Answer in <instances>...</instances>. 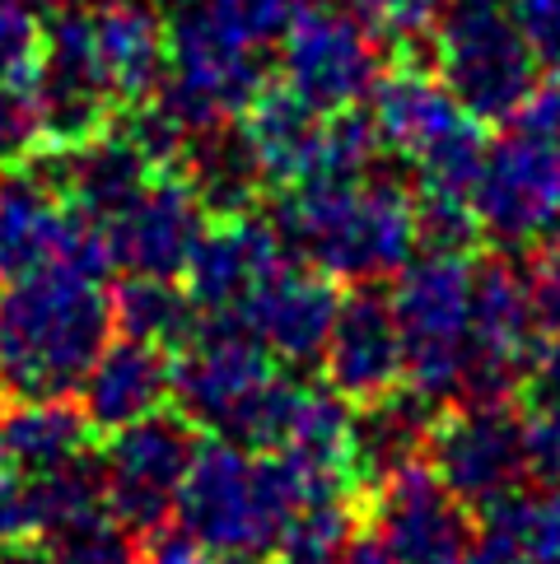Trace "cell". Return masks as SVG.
<instances>
[{"mask_svg":"<svg viewBox=\"0 0 560 564\" xmlns=\"http://www.w3.org/2000/svg\"><path fill=\"white\" fill-rule=\"evenodd\" d=\"M392 313L402 327L407 388L430 406H449L463 392L467 365V313H472V261L467 252L426 248L402 261L392 280Z\"/></svg>","mask_w":560,"mask_h":564,"instance_id":"obj_6","label":"cell"},{"mask_svg":"<svg viewBox=\"0 0 560 564\" xmlns=\"http://www.w3.org/2000/svg\"><path fill=\"white\" fill-rule=\"evenodd\" d=\"M286 257L290 252L280 243L271 219L248 210V215H229L206 225L202 243L187 257L183 280L202 313H234Z\"/></svg>","mask_w":560,"mask_h":564,"instance_id":"obj_17","label":"cell"},{"mask_svg":"<svg viewBox=\"0 0 560 564\" xmlns=\"http://www.w3.org/2000/svg\"><path fill=\"white\" fill-rule=\"evenodd\" d=\"M164 43H169V70L154 89V104L187 135L234 122L267 89V66L257 56V37H248L215 6L183 0V10L164 24Z\"/></svg>","mask_w":560,"mask_h":564,"instance_id":"obj_5","label":"cell"},{"mask_svg":"<svg viewBox=\"0 0 560 564\" xmlns=\"http://www.w3.org/2000/svg\"><path fill=\"white\" fill-rule=\"evenodd\" d=\"M85 10L98 70H104L117 108L154 98L159 79L169 70V43L159 10L150 0H94Z\"/></svg>","mask_w":560,"mask_h":564,"instance_id":"obj_21","label":"cell"},{"mask_svg":"<svg viewBox=\"0 0 560 564\" xmlns=\"http://www.w3.org/2000/svg\"><path fill=\"white\" fill-rule=\"evenodd\" d=\"M0 420H6V401H0ZM0 471H10V457H6V430H0Z\"/></svg>","mask_w":560,"mask_h":564,"instance_id":"obj_42","label":"cell"},{"mask_svg":"<svg viewBox=\"0 0 560 564\" xmlns=\"http://www.w3.org/2000/svg\"><path fill=\"white\" fill-rule=\"evenodd\" d=\"M112 336L104 280L43 267L0 294V401L75 397Z\"/></svg>","mask_w":560,"mask_h":564,"instance_id":"obj_1","label":"cell"},{"mask_svg":"<svg viewBox=\"0 0 560 564\" xmlns=\"http://www.w3.org/2000/svg\"><path fill=\"white\" fill-rule=\"evenodd\" d=\"M202 317L206 313L196 308L187 285L164 275H131L112 294V327L164 350H183L196 336V327H202Z\"/></svg>","mask_w":560,"mask_h":564,"instance_id":"obj_25","label":"cell"},{"mask_svg":"<svg viewBox=\"0 0 560 564\" xmlns=\"http://www.w3.org/2000/svg\"><path fill=\"white\" fill-rule=\"evenodd\" d=\"M453 6H482V10H509L514 0H453Z\"/></svg>","mask_w":560,"mask_h":564,"instance_id":"obj_41","label":"cell"},{"mask_svg":"<svg viewBox=\"0 0 560 564\" xmlns=\"http://www.w3.org/2000/svg\"><path fill=\"white\" fill-rule=\"evenodd\" d=\"M47 150L43 104H37L33 70L0 85V169H19Z\"/></svg>","mask_w":560,"mask_h":564,"instance_id":"obj_28","label":"cell"},{"mask_svg":"<svg viewBox=\"0 0 560 564\" xmlns=\"http://www.w3.org/2000/svg\"><path fill=\"white\" fill-rule=\"evenodd\" d=\"M528 290H532V308L542 332H560V225L542 238V248L532 257Z\"/></svg>","mask_w":560,"mask_h":564,"instance_id":"obj_32","label":"cell"},{"mask_svg":"<svg viewBox=\"0 0 560 564\" xmlns=\"http://www.w3.org/2000/svg\"><path fill=\"white\" fill-rule=\"evenodd\" d=\"M248 145L262 164V177L271 187H309L323 183L327 164V112L304 104L290 85H267L252 104L238 112Z\"/></svg>","mask_w":560,"mask_h":564,"instance_id":"obj_19","label":"cell"},{"mask_svg":"<svg viewBox=\"0 0 560 564\" xmlns=\"http://www.w3.org/2000/svg\"><path fill=\"white\" fill-rule=\"evenodd\" d=\"M426 462L472 513H482L514 495L532 471L528 420L509 401H453L430 420Z\"/></svg>","mask_w":560,"mask_h":564,"instance_id":"obj_10","label":"cell"},{"mask_svg":"<svg viewBox=\"0 0 560 564\" xmlns=\"http://www.w3.org/2000/svg\"><path fill=\"white\" fill-rule=\"evenodd\" d=\"M169 397H173V350L136 336L108 340L85 382H79V406H85L98 438L164 411Z\"/></svg>","mask_w":560,"mask_h":564,"instance_id":"obj_20","label":"cell"},{"mask_svg":"<svg viewBox=\"0 0 560 564\" xmlns=\"http://www.w3.org/2000/svg\"><path fill=\"white\" fill-rule=\"evenodd\" d=\"M323 378L355 411L407 388L402 327H397L388 294H378L369 285H355L351 294H342L332 336L323 346Z\"/></svg>","mask_w":560,"mask_h":564,"instance_id":"obj_15","label":"cell"},{"mask_svg":"<svg viewBox=\"0 0 560 564\" xmlns=\"http://www.w3.org/2000/svg\"><path fill=\"white\" fill-rule=\"evenodd\" d=\"M6 457L19 476H47L71 462L89 457L98 430L71 397H43V401H10L6 406Z\"/></svg>","mask_w":560,"mask_h":564,"instance_id":"obj_23","label":"cell"},{"mask_svg":"<svg viewBox=\"0 0 560 564\" xmlns=\"http://www.w3.org/2000/svg\"><path fill=\"white\" fill-rule=\"evenodd\" d=\"M112 248V267L127 275H164L177 280L187 271L192 248L202 243L211 225V210L202 206L192 177L183 169L150 173V183L140 187L122 210L98 219Z\"/></svg>","mask_w":560,"mask_h":564,"instance_id":"obj_14","label":"cell"},{"mask_svg":"<svg viewBox=\"0 0 560 564\" xmlns=\"http://www.w3.org/2000/svg\"><path fill=\"white\" fill-rule=\"evenodd\" d=\"M304 503V480L280 453H252L234 438H211L192 457L173 518L219 560L257 564L276 551L280 532Z\"/></svg>","mask_w":560,"mask_h":564,"instance_id":"obj_3","label":"cell"},{"mask_svg":"<svg viewBox=\"0 0 560 564\" xmlns=\"http://www.w3.org/2000/svg\"><path fill=\"white\" fill-rule=\"evenodd\" d=\"M351 10L365 19L378 37L392 43H411V37L430 33L444 14V0H351Z\"/></svg>","mask_w":560,"mask_h":564,"instance_id":"obj_29","label":"cell"},{"mask_svg":"<svg viewBox=\"0 0 560 564\" xmlns=\"http://www.w3.org/2000/svg\"><path fill=\"white\" fill-rule=\"evenodd\" d=\"M369 117L384 145L392 154H402L407 164H416L426 150H434L453 127L467 122V108L444 89L439 75L426 70H392V75H378V85L369 94Z\"/></svg>","mask_w":560,"mask_h":564,"instance_id":"obj_22","label":"cell"},{"mask_svg":"<svg viewBox=\"0 0 560 564\" xmlns=\"http://www.w3.org/2000/svg\"><path fill=\"white\" fill-rule=\"evenodd\" d=\"M472 210L482 234L505 248L537 243L560 225V79L537 85L486 150Z\"/></svg>","mask_w":560,"mask_h":564,"instance_id":"obj_4","label":"cell"},{"mask_svg":"<svg viewBox=\"0 0 560 564\" xmlns=\"http://www.w3.org/2000/svg\"><path fill=\"white\" fill-rule=\"evenodd\" d=\"M514 19L532 37L537 56L560 70V0H514Z\"/></svg>","mask_w":560,"mask_h":564,"instance_id":"obj_34","label":"cell"},{"mask_svg":"<svg viewBox=\"0 0 560 564\" xmlns=\"http://www.w3.org/2000/svg\"><path fill=\"white\" fill-rule=\"evenodd\" d=\"M365 528V490L355 495H332V499H309L304 509L290 518L280 532L271 564H336L346 541Z\"/></svg>","mask_w":560,"mask_h":564,"instance_id":"obj_27","label":"cell"},{"mask_svg":"<svg viewBox=\"0 0 560 564\" xmlns=\"http://www.w3.org/2000/svg\"><path fill=\"white\" fill-rule=\"evenodd\" d=\"M280 75L317 112L359 108L384 75L378 33L355 10L309 6L280 33Z\"/></svg>","mask_w":560,"mask_h":564,"instance_id":"obj_12","label":"cell"},{"mask_svg":"<svg viewBox=\"0 0 560 564\" xmlns=\"http://www.w3.org/2000/svg\"><path fill=\"white\" fill-rule=\"evenodd\" d=\"M183 173L192 177L202 206L211 210V219H229V215H248L257 210V192L267 187L262 164L248 145V135L238 122H225L215 131L192 135Z\"/></svg>","mask_w":560,"mask_h":564,"instance_id":"obj_24","label":"cell"},{"mask_svg":"<svg viewBox=\"0 0 560 564\" xmlns=\"http://www.w3.org/2000/svg\"><path fill=\"white\" fill-rule=\"evenodd\" d=\"M0 564H56V560L43 546V536H29V541H14V546H0Z\"/></svg>","mask_w":560,"mask_h":564,"instance_id":"obj_39","label":"cell"},{"mask_svg":"<svg viewBox=\"0 0 560 564\" xmlns=\"http://www.w3.org/2000/svg\"><path fill=\"white\" fill-rule=\"evenodd\" d=\"M140 564H219V555L215 551H206L196 536H187L183 528L177 532H159V536H150V551L140 555Z\"/></svg>","mask_w":560,"mask_h":564,"instance_id":"obj_37","label":"cell"},{"mask_svg":"<svg viewBox=\"0 0 560 564\" xmlns=\"http://www.w3.org/2000/svg\"><path fill=\"white\" fill-rule=\"evenodd\" d=\"M202 6H215L225 19H234L248 37H257V43H271V37L286 33L299 14L313 6V0H202Z\"/></svg>","mask_w":560,"mask_h":564,"instance_id":"obj_31","label":"cell"},{"mask_svg":"<svg viewBox=\"0 0 560 564\" xmlns=\"http://www.w3.org/2000/svg\"><path fill=\"white\" fill-rule=\"evenodd\" d=\"M528 462L547 486H560V411H532V420H528Z\"/></svg>","mask_w":560,"mask_h":564,"instance_id":"obj_36","label":"cell"},{"mask_svg":"<svg viewBox=\"0 0 560 564\" xmlns=\"http://www.w3.org/2000/svg\"><path fill=\"white\" fill-rule=\"evenodd\" d=\"M524 401L532 411H560V332H551L547 346H537L524 378Z\"/></svg>","mask_w":560,"mask_h":564,"instance_id":"obj_35","label":"cell"},{"mask_svg":"<svg viewBox=\"0 0 560 564\" xmlns=\"http://www.w3.org/2000/svg\"><path fill=\"white\" fill-rule=\"evenodd\" d=\"M532 37L509 10L449 6L434 24V70L476 122H509L537 89Z\"/></svg>","mask_w":560,"mask_h":564,"instance_id":"obj_7","label":"cell"},{"mask_svg":"<svg viewBox=\"0 0 560 564\" xmlns=\"http://www.w3.org/2000/svg\"><path fill=\"white\" fill-rule=\"evenodd\" d=\"M271 225L294 261H309L336 285H369L397 275L420 243L416 196L397 177L290 187L276 200Z\"/></svg>","mask_w":560,"mask_h":564,"instance_id":"obj_2","label":"cell"},{"mask_svg":"<svg viewBox=\"0 0 560 564\" xmlns=\"http://www.w3.org/2000/svg\"><path fill=\"white\" fill-rule=\"evenodd\" d=\"M457 564H499V560H495V555H491V551L482 546V541H476V546H472V551H467L463 560H457Z\"/></svg>","mask_w":560,"mask_h":564,"instance_id":"obj_40","label":"cell"},{"mask_svg":"<svg viewBox=\"0 0 560 564\" xmlns=\"http://www.w3.org/2000/svg\"><path fill=\"white\" fill-rule=\"evenodd\" d=\"M43 546L52 551L56 564H140L146 536L108 499H98L62 522H52L43 532Z\"/></svg>","mask_w":560,"mask_h":564,"instance_id":"obj_26","label":"cell"},{"mask_svg":"<svg viewBox=\"0 0 560 564\" xmlns=\"http://www.w3.org/2000/svg\"><path fill=\"white\" fill-rule=\"evenodd\" d=\"M365 522L384 536L397 564H457L476 546V513L426 457L365 490Z\"/></svg>","mask_w":560,"mask_h":564,"instance_id":"obj_13","label":"cell"},{"mask_svg":"<svg viewBox=\"0 0 560 564\" xmlns=\"http://www.w3.org/2000/svg\"><path fill=\"white\" fill-rule=\"evenodd\" d=\"M537 308L528 271L509 257L472 261V313H467V365L457 401H509L524 392L528 365L537 355ZM453 406V401H449Z\"/></svg>","mask_w":560,"mask_h":564,"instance_id":"obj_8","label":"cell"},{"mask_svg":"<svg viewBox=\"0 0 560 564\" xmlns=\"http://www.w3.org/2000/svg\"><path fill=\"white\" fill-rule=\"evenodd\" d=\"M202 448V430L183 411H154L136 425L108 434L104 495L140 536H159L177 509V490Z\"/></svg>","mask_w":560,"mask_h":564,"instance_id":"obj_11","label":"cell"},{"mask_svg":"<svg viewBox=\"0 0 560 564\" xmlns=\"http://www.w3.org/2000/svg\"><path fill=\"white\" fill-rule=\"evenodd\" d=\"M79 206L56 192L43 169H0V285H14L43 267H62Z\"/></svg>","mask_w":560,"mask_h":564,"instance_id":"obj_18","label":"cell"},{"mask_svg":"<svg viewBox=\"0 0 560 564\" xmlns=\"http://www.w3.org/2000/svg\"><path fill=\"white\" fill-rule=\"evenodd\" d=\"M37 536V509H33V486L29 476H19L14 467L0 471V546Z\"/></svg>","mask_w":560,"mask_h":564,"instance_id":"obj_33","label":"cell"},{"mask_svg":"<svg viewBox=\"0 0 560 564\" xmlns=\"http://www.w3.org/2000/svg\"><path fill=\"white\" fill-rule=\"evenodd\" d=\"M336 564H397V555L384 546V536H378L374 528H359L351 541H346V551Z\"/></svg>","mask_w":560,"mask_h":564,"instance_id":"obj_38","label":"cell"},{"mask_svg":"<svg viewBox=\"0 0 560 564\" xmlns=\"http://www.w3.org/2000/svg\"><path fill=\"white\" fill-rule=\"evenodd\" d=\"M336 308H342L336 280L309 267V261L286 257L262 285L234 308V317L262 340L280 365H313V359H323Z\"/></svg>","mask_w":560,"mask_h":564,"instance_id":"obj_16","label":"cell"},{"mask_svg":"<svg viewBox=\"0 0 560 564\" xmlns=\"http://www.w3.org/2000/svg\"><path fill=\"white\" fill-rule=\"evenodd\" d=\"M276 378V355L234 313H206L196 336L173 350V401L196 430L229 438Z\"/></svg>","mask_w":560,"mask_h":564,"instance_id":"obj_9","label":"cell"},{"mask_svg":"<svg viewBox=\"0 0 560 564\" xmlns=\"http://www.w3.org/2000/svg\"><path fill=\"white\" fill-rule=\"evenodd\" d=\"M43 24L33 14V0H0V85L33 70Z\"/></svg>","mask_w":560,"mask_h":564,"instance_id":"obj_30","label":"cell"}]
</instances>
